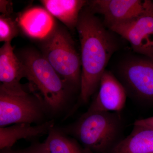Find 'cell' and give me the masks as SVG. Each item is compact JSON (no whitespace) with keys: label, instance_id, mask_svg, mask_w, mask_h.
I'll use <instances>...</instances> for the list:
<instances>
[{"label":"cell","instance_id":"4fadbf2b","mask_svg":"<svg viewBox=\"0 0 153 153\" xmlns=\"http://www.w3.org/2000/svg\"><path fill=\"white\" fill-rule=\"evenodd\" d=\"M44 7L68 29L76 28L80 13L87 4L85 0H42Z\"/></svg>","mask_w":153,"mask_h":153},{"label":"cell","instance_id":"30bf717a","mask_svg":"<svg viewBox=\"0 0 153 153\" xmlns=\"http://www.w3.org/2000/svg\"><path fill=\"white\" fill-rule=\"evenodd\" d=\"M25 77L24 64L14 52L11 42L4 43L0 49V88L9 93L27 92L21 84Z\"/></svg>","mask_w":153,"mask_h":153},{"label":"cell","instance_id":"ffe728a7","mask_svg":"<svg viewBox=\"0 0 153 153\" xmlns=\"http://www.w3.org/2000/svg\"><path fill=\"white\" fill-rule=\"evenodd\" d=\"M1 153H18L17 152H13L11 149L3 150Z\"/></svg>","mask_w":153,"mask_h":153},{"label":"cell","instance_id":"3957f363","mask_svg":"<svg viewBox=\"0 0 153 153\" xmlns=\"http://www.w3.org/2000/svg\"><path fill=\"white\" fill-rule=\"evenodd\" d=\"M123 129L119 113L86 111L74 126L73 132L88 150L108 153L122 139Z\"/></svg>","mask_w":153,"mask_h":153},{"label":"cell","instance_id":"9c48e42d","mask_svg":"<svg viewBox=\"0 0 153 153\" xmlns=\"http://www.w3.org/2000/svg\"><path fill=\"white\" fill-rule=\"evenodd\" d=\"M98 91L87 111L120 113L125 105L126 92L121 83L106 69L102 77Z\"/></svg>","mask_w":153,"mask_h":153},{"label":"cell","instance_id":"ac0fdd59","mask_svg":"<svg viewBox=\"0 0 153 153\" xmlns=\"http://www.w3.org/2000/svg\"><path fill=\"white\" fill-rule=\"evenodd\" d=\"M18 153H49L47 152L44 143L36 145L32 147L27 149L21 152H17Z\"/></svg>","mask_w":153,"mask_h":153},{"label":"cell","instance_id":"52a82bcc","mask_svg":"<svg viewBox=\"0 0 153 153\" xmlns=\"http://www.w3.org/2000/svg\"><path fill=\"white\" fill-rule=\"evenodd\" d=\"M141 13L108 28L130 44L134 52L153 58V2L145 0Z\"/></svg>","mask_w":153,"mask_h":153},{"label":"cell","instance_id":"8992f818","mask_svg":"<svg viewBox=\"0 0 153 153\" xmlns=\"http://www.w3.org/2000/svg\"><path fill=\"white\" fill-rule=\"evenodd\" d=\"M44 102L41 97L26 92L9 93L0 88V126L36 123L41 119Z\"/></svg>","mask_w":153,"mask_h":153},{"label":"cell","instance_id":"7a4b0ae2","mask_svg":"<svg viewBox=\"0 0 153 153\" xmlns=\"http://www.w3.org/2000/svg\"><path fill=\"white\" fill-rule=\"evenodd\" d=\"M109 63V71L124 88L127 97L142 104H153V58L124 48Z\"/></svg>","mask_w":153,"mask_h":153},{"label":"cell","instance_id":"6da1fadb","mask_svg":"<svg viewBox=\"0 0 153 153\" xmlns=\"http://www.w3.org/2000/svg\"><path fill=\"white\" fill-rule=\"evenodd\" d=\"M76 29L81 51L79 97L81 102L86 103L99 88L111 58L124 48L125 40L107 28L87 4L80 13Z\"/></svg>","mask_w":153,"mask_h":153},{"label":"cell","instance_id":"2e32d148","mask_svg":"<svg viewBox=\"0 0 153 153\" xmlns=\"http://www.w3.org/2000/svg\"><path fill=\"white\" fill-rule=\"evenodd\" d=\"M19 27L16 20L10 16L1 15L0 16V41L11 42L19 33Z\"/></svg>","mask_w":153,"mask_h":153},{"label":"cell","instance_id":"8fae6325","mask_svg":"<svg viewBox=\"0 0 153 153\" xmlns=\"http://www.w3.org/2000/svg\"><path fill=\"white\" fill-rule=\"evenodd\" d=\"M16 20L26 36L40 41L48 37L57 25L54 17L45 8L40 7L27 9Z\"/></svg>","mask_w":153,"mask_h":153},{"label":"cell","instance_id":"d6986e66","mask_svg":"<svg viewBox=\"0 0 153 153\" xmlns=\"http://www.w3.org/2000/svg\"><path fill=\"white\" fill-rule=\"evenodd\" d=\"M134 125L143 126L153 130V116L137 120L135 121Z\"/></svg>","mask_w":153,"mask_h":153},{"label":"cell","instance_id":"5bb4252c","mask_svg":"<svg viewBox=\"0 0 153 153\" xmlns=\"http://www.w3.org/2000/svg\"><path fill=\"white\" fill-rule=\"evenodd\" d=\"M108 153H153V130L134 125L130 134Z\"/></svg>","mask_w":153,"mask_h":153},{"label":"cell","instance_id":"5b68a950","mask_svg":"<svg viewBox=\"0 0 153 153\" xmlns=\"http://www.w3.org/2000/svg\"><path fill=\"white\" fill-rule=\"evenodd\" d=\"M19 57L24 64L25 77L39 91L44 104L53 111L60 109L67 97V84L41 53L27 49Z\"/></svg>","mask_w":153,"mask_h":153},{"label":"cell","instance_id":"7c38bea8","mask_svg":"<svg viewBox=\"0 0 153 153\" xmlns=\"http://www.w3.org/2000/svg\"><path fill=\"white\" fill-rule=\"evenodd\" d=\"M53 120L33 126L30 124L18 123L7 127H0V149L1 150L11 149L17 141L33 138L49 132L53 128Z\"/></svg>","mask_w":153,"mask_h":153},{"label":"cell","instance_id":"ba28073f","mask_svg":"<svg viewBox=\"0 0 153 153\" xmlns=\"http://www.w3.org/2000/svg\"><path fill=\"white\" fill-rule=\"evenodd\" d=\"M87 7L97 15L103 17L105 26L109 28L130 21L141 13L145 1L141 0H93Z\"/></svg>","mask_w":153,"mask_h":153},{"label":"cell","instance_id":"44dd1931","mask_svg":"<svg viewBox=\"0 0 153 153\" xmlns=\"http://www.w3.org/2000/svg\"></svg>","mask_w":153,"mask_h":153},{"label":"cell","instance_id":"277c9868","mask_svg":"<svg viewBox=\"0 0 153 153\" xmlns=\"http://www.w3.org/2000/svg\"><path fill=\"white\" fill-rule=\"evenodd\" d=\"M42 55L68 86L80 88V55L66 29L57 25L52 33L41 41Z\"/></svg>","mask_w":153,"mask_h":153},{"label":"cell","instance_id":"9a60e30c","mask_svg":"<svg viewBox=\"0 0 153 153\" xmlns=\"http://www.w3.org/2000/svg\"><path fill=\"white\" fill-rule=\"evenodd\" d=\"M44 144L49 153H86L76 142L53 128L49 131Z\"/></svg>","mask_w":153,"mask_h":153},{"label":"cell","instance_id":"e0dca14e","mask_svg":"<svg viewBox=\"0 0 153 153\" xmlns=\"http://www.w3.org/2000/svg\"><path fill=\"white\" fill-rule=\"evenodd\" d=\"M12 7L13 4L12 2L6 0L0 1V12L2 13V15L10 16L13 12Z\"/></svg>","mask_w":153,"mask_h":153}]
</instances>
